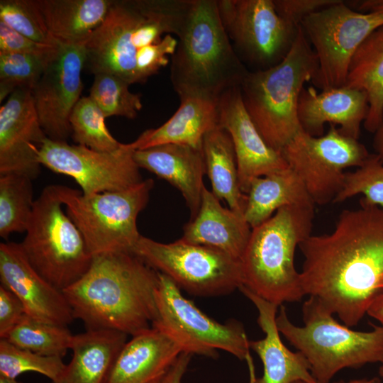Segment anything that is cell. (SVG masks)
Wrapping results in <instances>:
<instances>
[{
  "label": "cell",
  "instance_id": "cell-1",
  "mask_svg": "<svg viewBox=\"0 0 383 383\" xmlns=\"http://www.w3.org/2000/svg\"><path fill=\"white\" fill-rule=\"evenodd\" d=\"M300 281L305 295L318 299L348 327L356 326L382 292L383 209L360 200L343 211L333 231L302 241Z\"/></svg>",
  "mask_w": 383,
  "mask_h": 383
},
{
  "label": "cell",
  "instance_id": "cell-2",
  "mask_svg": "<svg viewBox=\"0 0 383 383\" xmlns=\"http://www.w3.org/2000/svg\"><path fill=\"white\" fill-rule=\"evenodd\" d=\"M186 0H112L85 47L84 67L144 83L170 62Z\"/></svg>",
  "mask_w": 383,
  "mask_h": 383
},
{
  "label": "cell",
  "instance_id": "cell-3",
  "mask_svg": "<svg viewBox=\"0 0 383 383\" xmlns=\"http://www.w3.org/2000/svg\"><path fill=\"white\" fill-rule=\"evenodd\" d=\"M159 272L133 252L97 255L86 273L62 292L87 330L134 335L157 318Z\"/></svg>",
  "mask_w": 383,
  "mask_h": 383
},
{
  "label": "cell",
  "instance_id": "cell-4",
  "mask_svg": "<svg viewBox=\"0 0 383 383\" xmlns=\"http://www.w3.org/2000/svg\"><path fill=\"white\" fill-rule=\"evenodd\" d=\"M175 37L170 79L179 99L218 101L224 92L239 87L249 71L225 30L217 0H187Z\"/></svg>",
  "mask_w": 383,
  "mask_h": 383
},
{
  "label": "cell",
  "instance_id": "cell-5",
  "mask_svg": "<svg viewBox=\"0 0 383 383\" xmlns=\"http://www.w3.org/2000/svg\"><path fill=\"white\" fill-rule=\"evenodd\" d=\"M315 52L301 26L287 55L277 65L252 70L239 87L245 108L265 142L282 151L301 131L298 102L318 72Z\"/></svg>",
  "mask_w": 383,
  "mask_h": 383
},
{
  "label": "cell",
  "instance_id": "cell-6",
  "mask_svg": "<svg viewBox=\"0 0 383 383\" xmlns=\"http://www.w3.org/2000/svg\"><path fill=\"white\" fill-rule=\"evenodd\" d=\"M314 206L279 209L252 228L242 258L243 286L278 306L300 301L305 295L295 251L311 235Z\"/></svg>",
  "mask_w": 383,
  "mask_h": 383
},
{
  "label": "cell",
  "instance_id": "cell-7",
  "mask_svg": "<svg viewBox=\"0 0 383 383\" xmlns=\"http://www.w3.org/2000/svg\"><path fill=\"white\" fill-rule=\"evenodd\" d=\"M304 325H294L280 306L276 318L281 334L303 354L317 383H329L340 370L366 364L383 365V328L357 331L338 322L318 299L309 296L302 306Z\"/></svg>",
  "mask_w": 383,
  "mask_h": 383
},
{
  "label": "cell",
  "instance_id": "cell-8",
  "mask_svg": "<svg viewBox=\"0 0 383 383\" xmlns=\"http://www.w3.org/2000/svg\"><path fill=\"white\" fill-rule=\"evenodd\" d=\"M62 206L56 185L45 187L35 200L21 243L32 267L61 291L79 280L93 260L82 233Z\"/></svg>",
  "mask_w": 383,
  "mask_h": 383
},
{
  "label": "cell",
  "instance_id": "cell-9",
  "mask_svg": "<svg viewBox=\"0 0 383 383\" xmlns=\"http://www.w3.org/2000/svg\"><path fill=\"white\" fill-rule=\"evenodd\" d=\"M154 186L152 179L126 189L85 195L56 185L67 214L82 233L94 256L108 252H133L140 237L138 214L148 204Z\"/></svg>",
  "mask_w": 383,
  "mask_h": 383
},
{
  "label": "cell",
  "instance_id": "cell-10",
  "mask_svg": "<svg viewBox=\"0 0 383 383\" xmlns=\"http://www.w3.org/2000/svg\"><path fill=\"white\" fill-rule=\"evenodd\" d=\"M133 252L192 295H226L244 284L241 260L208 246L140 235Z\"/></svg>",
  "mask_w": 383,
  "mask_h": 383
},
{
  "label": "cell",
  "instance_id": "cell-11",
  "mask_svg": "<svg viewBox=\"0 0 383 383\" xmlns=\"http://www.w3.org/2000/svg\"><path fill=\"white\" fill-rule=\"evenodd\" d=\"M155 302L157 318L152 326L171 337L182 353L214 358L221 350L240 360L250 357V340L242 323L231 319L221 323L208 316L160 272Z\"/></svg>",
  "mask_w": 383,
  "mask_h": 383
},
{
  "label": "cell",
  "instance_id": "cell-12",
  "mask_svg": "<svg viewBox=\"0 0 383 383\" xmlns=\"http://www.w3.org/2000/svg\"><path fill=\"white\" fill-rule=\"evenodd\" d=\"M382 25L383 12H359L342 0L306 17L300 26L318 65L311 83L322 90L345 86L355 52Z\"/></svg>",
  "mask_w": 383,
  "mask_h": 383
},
{
  "label": "cell",
  "instance_id": "cell-13",
  "mask_svg": "<svg viewBox=\"0 0 383 383\" xmlns=\"http://www.w3.org/2000/svg\"><path fill=\"white\" fill-rule=\"evenodd\" d=\"M281 152L319 205L333 201L343 184L346 168L360 167L370 155L358 140L343 135L333 124L321 136L299 131Z\"/></svg>",
  "mask_w": 383,
  "mask_h": 383
},
{
  "label": "cell",
  "instance_id": "cell-14",
  "mask_svg": "<svg viewBox=\"0 0 383 383\" xmlns=\"http://www.w3.org/2000/svg\"><path fill=\"white\" fill-rule=\"evenodd\" d=\"M223 26L244 63L265 70L287 55L299 28L277 11L274 0H217Z\"/></svg>",
  "mask_w": 383,
  "mask_h": 383
},
{
  "label": "cell",
  "instance_id": "cell-15",
  "mask_svg": "<svg viewBox=\"0 0 383 383\" xmlns=\"http://www.w3.org/2000/svg\"><path fill=\"white\" fill-rule=\"evenodd\" d=\"M135 150L130 143L112 152H101L46 138L37 157L40 165L72 177L82 194L91 195L126 189L143 180L134 160Z\"/></svg>",
  "mask_w": 383,
  "mask_h": 383
},
{
  "label": "cell",
  "instance_id": "cell-16",
  "mask_svg": "<svg viewBox=\"0 0 383 383\" xmlns=\"http://www.w3.org/2000/svg\"><path fill=\"white\" fill-rule=\"evenodd\" d=\"M84 63V45L59 43L32 90L40 125L51 140L66 141L72 133L70 118L81 98Z\"/></svg>",
  "mask_w": 383,
  "mask_h": 383
},
{
  "label": "cell",
  "instance_id": "cell-17",
  "mask_svg": "<svg viewBox=\"0 0 383 383\" xmlns=\"http://www.w3.org/2000/svg\"><path fill=\"white\" fill-rule=\"evenodd\" d=\"M218 111V124L233 142L240 187L245 194L255 179L289 167L282 152L271 148L258 131L245 108L239 87L221 96Z\"/></svg>",
  "mask_w": 383,
  "mask_h": 383
},
{
  "label": "cell",
  "instance_id": "cell-18",
  "mask_svg": "<svg viewBox=\"0 0 383 383\" xmlns=\"http://www.w3.org/2000/svg\"><path fill=\"white\" fill-rule=\"evenodd\" d=\"M46 138L32 90L17 88L0 109V174L19 172L35 179L40 172L37 150Z\"/></svg>",
  "mask_w": 383,
  "mask_h": 383
},
{
  "label": "cell",
  "instance_id": "cell-19",
  "mask_svg": "<svg viewBox=\"0 0 383 383\" xmlns=\"http://www.w3.org/2000/svg\"><path fill=\"white\" fill-rule=\"evenodd\" d=\"M0 281L1 285L19 298L26 315L65 326L74 319L63 292L50 284L32 267L21 243H1Z\"/></svg>",
  "mask_w": 383,
  "mask_h": 383
},
{
  "label": "cell",
  "instance_id": "cell-20",
  "mask_svg": "<svg viewBox=\"0 0 383 383\" xmlns=\"http://www.w3.org/2000/svg\"><path fill=\"white\" fill-rule=\"evenodd\" d=\"M369 110L365 91L343 86L318 92L304 87L298 102V118L303 131L313 136L323 135L326 123L339 126L341 133L358 140Z\"/></svg>",
  "mask_w": 383,
  "mask_h": 383
},
{
  "label": "cell",
  "instance_id": "cell-21",
  "mask_svg": "<svg viewBox=\"0 0 383 383\" xmlns=\"http://www.w3.org/2000/svg\"><path fill=\"white\" fill-rule=\"evenodd\" d=\"M239 290L256 307L257 323L265 333L262 339L249 341L250 349L257 353L263 365L262 377L253 378L250 383H317L303 354L291 351L283 343L276 323L278 306L244 286Z\"/></svg>",
  "mask_w": 383,
  "mask_h": 383
},
{
  "label": "cell",
  "instance_id": "cell-22",
  "mask_svg": "<svg viewBox=\"0 0 383 383\" xmlns=\"http://www.w3.org/2000/svg\"><path fill=\"white\" fill-rule=\"evenodd\" d=\"M134 160L139 167L155 174L176 187L189 209L191 219L197 214L206 173L201 148L183 144H164L135 150Z\"/></svg>",
  "mask_w": 383,
  "mask_h": 383
},
{
  "label": "cell",
  "instance_id": "cell-23",
  "mask_svg": "<svg viewBox=\"0 0 383 383\" xmlns=\"http://www.w3.org/2000/svg\"><path fill=\"white\" fill-rule=\"evenodd\" d=\"M182 353L171 337L152 326L126 341L106 383H157Z\"/></svg>",
  "mask_w": 383,
  "mask_h": 383
},
{
  "label": "cell",
  "instance_id": "cell-24",
  "mask_svg": "<svg viewBox=\"0 0 383 383\" xmlns=\"http://www.w3.org/2000/svg\"><path fill=\"white\" fill-rule=\"evenodd\" d=\"M251 230L243 213L223 207L204 186L199 210L184 226L180 239L219 250L242 260Z\"/></svg>",
  "mask_w": 383,
  "mask_h": 383
},
{
  "label": "cell",
  "instance_id": "cell-25",
  "mask_svg": "<svg viewBox=\"0 0 383 383\" xmlns=\"http://www.w3.org/2000/svg\"><path fill=\"white\" fill-rule=\"evenodd\" d=\"M128 335L111 330H87L74 335L72 358L51 383H106Z\"/></svg>",
  "mask_w": 383,
  "mask_h": 383
},
{
  "label": "cell",
  "instance_id": "cell-26",
  "mask_svg": "<svg viewBox=\"0 0 383 383\" xmlns=\"http://www.w3.org/2000/svg\"><path fill=\"white\" fill-rule=\"evenodd\" d=\"M162 126L142 133L133 143L136 150L164 144L201 148L205 134L218 124V101L189 96Z\"/></svg>",
  "mask_w": 383,
  "mask_h": 383
},
{
  "label": "cell",
  "instance_id": "cell-27",
  "mask_svg": "<svg viewBox=\"0 0 383 383\" xmlns=\"http://www.w3.org/2000/svg\"><path fill=\"white\" fill-rule=\"evenodd\" d=\"M47 28L62 44L85 45L112 0H36Z\"/></svg>",
  "mask_w": 383,
  "mask_h": 383
},
{
  "label": "cell",
  "instance_id": "cell-28",
  "mask_svg": "<svg viewBox=\"0 0 383 383\" xmlns=\"http://www.w3.org/2000/svg\"><path fill=\"white\" fill-rule=\"evenodd\" d=\"M246 196L244 216L251 228L281 208L315 206L301 179L289 167L253 180Z\"/></svg>",
  "mask_w": 383,
  "mask_h": 383
},
{
  "label": "cell",
  "instance_id": "cell-29",
  "mask_svg": "<svg viewBox=\"0 0 383 383\" xmlns=\"http://www.w3.org/2000/svg\"><path fill=\"white\" fill-rule=\"evenodd\" d=\"M345 86L366 92L369 110L363 126L374 133L383 111V25L373 30L355 52Z\"/></svg>",
  "mask_w": 383,
  "mask_h": 383
},
{
  "label": "cell",
  "instance_id": "cell-30",
  "mask_svg": "<svg viewBox=\"0 0 383 383\" xmlns=\"http://www.w3.org/2000/svg\"><path fill=\"white\" fill-rule=\"evenodd\" d=\"M206 170L213 194L229 208L244 214L247 196L240 189L236 156L228 133L219 124L208 131L202 142Z\"/></svg>",
  "mask_w": 383,
  "mask_h": 383
},
{
  "label": "cell",
  "instance_id": "cell-31",
  "mask_svg": "<svg viewBox=\"0 0 383 383\" xmlns=\"http://www.w3.org/2000/svg\"><path fill=\"white\" fill-rule=\"evenodd\" d=\"M19 172L0 174V236L26 231L35 200L32 181Z\"/></svg>",
  "mask_w": 383,
  "mask_h": 383
},
{
  "label": "cell",
  "instance_id": "cell-32",
  "mask_svg": "<svg viewBox=\"0 0 383 383\" xmlns=\"http://www.w3.org/2000/svg\"><path fill=\"white\" fill-rule=\"evenodd\" d=\"M73 336L67 326L41 321L26 314L4 338L19 348L62 358L71 348Z\"/></svg>",
  "mask_w": 383,
  "mask_h": 383
},
{
  "label": "cell",
  "instance_id": "cell-33",
  "mask_svg": "<svg viewBox=\"0 0 383 383\" xmlns=\"http://www.w3.org/2000/svg\"><path fill=\"white\" fill-rule=\"evenodd\" d=\"M105 118L101 110L89 96L81 97L70 118L74 142L101 152H112L119 148L122 143L109 131Z\"/></svg>",
  "mask_w": 383,
  "mask_h": 383
},
{
  "label": "cell",
  "instance_id": "cell-34",
  "mask_svg": "<svg viewBox=\"0 0 383 383\" xmlns=\"http://www.w3.org/2000/svg\"><path fill=\"white\" fill-rule=\"evenodd\" d=\"M123 79L108 73L94 74L89 97L106 118L117 116L133 119L143 107L141 96L129 90Z\"/></svg>",
  "mask_w": 383,
  "mask_h": 383
},
{
  "label": "cell",
  "instance_id": "cell-35",
  "mask_svg": "<svg viewBox=\"0 0 383 383\" xmlns=\"http://www.w3.org/2000/svg\"><path fill=\"white\" fill-rule=\"evenodd\" d=\"M65 366L62 357L40 355L0 339V377L16 379L24 372H34L52 382L62 374Z\"/></svg>",
  "mask_w": 383,
  "mask_h": 383
},
{
  "label": "cell",
  "instance_id": "cell-36",
  "mask_svg": "<svg viewBox=\"0 0 383 383\" xmlns=\"http://www.w3.org/2000/svg\"><path fill=\"white\" fill-rule=\"evenodd\" d=\"M357 194L366 204L383 209V162L374 154L355 171L345 173L340 191L333 203H342Z\"/></svg>",
  "mask_w": 383,
  "mask_h": 383
},
{
  "label": "cell",
  "instance_id": "cell-37",
  "mask_svg": "<svg viewBox=\"0 0 383 383\" xmlns=\"http://www.w3.org/2000/svg\"><path fill=\"white\" fill-rule=\"evenodd\" d=\"M51 55L41 57L24 54L0 53L1 103L17 88H28L33 90L43 74L46 63Z\"/></svg>",
  "mask_w": 383,
  "mask_h": 383
},
{
  "label": "cell",
  "instance_id": "cell-38",
  "mask_svg": "<svg viewBox=\"0 0 383 383\" xmlns=\"http://www.w3.org/2000/svg\"><path fill=\"white\" fill-rule=\"evenodd\" d=\"M0 21L38 43L58 44L49 32L36 0H1Z\"/></svg>",
  "mask_w": 383,
  "mask_h": 383
},
{
  "label": "cell",
  "instance_id": "cell-39",
  "mask_svg": "<svg viewBox=\"0 0 383 383\" xmlns=\"http://www.w3.org/2000/svg\"><path fill=\"white\" fill-rule=\"evenodd\" d=\"M58 44L50 45L38 43L0 21V53L48 57L56 50Z\"/></svg>",
  "mask_w": 383,
  "mask_h": 383
},
{
  "label": "cell",
  "instance_id": "cell-40",
  "mask_svg": "<svg viewBox=\"0 0 383 383\" xmlns=\"http://www.w3.org/2000/svg\"><path fill=\"white\" fill-rule=\"evenodd\" d=\"M339 0H274L278 13L287 22L299 27L308 16Z\"/></svg>",
  "mask_w": 383,
  "mask_h": 383
},
{
  "label": "cell",
  "instance_id": "cell-41",
  "mask_svg": "<svg viewBox=\"0 0 383 383\" xmlns=\"http://www.w3.org/2000/svg\"><path fill=\"white\" fill-rule=\"evenodd\" d=\"M19 298L6 287L0 286V338H4L26 315Z\"/></svg>",
  "mask_w": 383,
  "mask_h": 383
},
{
  "label": "cell",
  "instance_id": "cell-42",
  "mask_svg": "<svg viewBox=\"0 0 383 383\" xmlns=\"http://www.w3.org/2000/svg\"><path fill=\"white\" fill-rule=\"evenodd\" d=\"M192 355L182 353L172 366L157 383H182Z\"/></svg>",
  "mask_w": 383,
  "mask_h": 383
},
{
  "label": "cell",
  "instance_id": "cell-43",
  "mask_svg": "<svg viewBox=\"0 0 383 383\" xmlns=\"http://www.w3.org/2000/svg\"><path fill=\"white\" fill-rule=\"evenodd\" d=\"M352 1L354 10L362 13L383 12V0H365Z\"/></svg>",
  "mask_w": 383,
  "mask_h": 383
},
{
  "label": "cell",
  "instance_id": "cell-44",
  "mask_svg": "<svg viewBox=\"0 0 383 383\" xmlns=\"http://www.w3.org/2000/svg\"><path fill=\"white\" fill-rule=\"evenodd\" d=\"M367 314L379 321L383 328V292L374 299L367 309Z\"/></svg>",
  "mask_w": 383,
  "mask_h": 383
},
{
  "label": "cell",
  "instance_id": "cell-45",
  "mask_svg": "<svg viewBox=\"0 0 383 383\" xmlns=\"http://www.w3.org/2000/svg\"><path fill=\"white\" fill-rule=\"evenodd\" d=\"M373 134L372 146L375 152L374 154L383 162V111L380 123Z\"/></svg>",
  "mask_w": 383,
  "mask_h": 383
},
{
  "label": "cell",
  "instance_id": "cell-46",
  "mask_svg": "<svg viewBox=\"0 0 383 383\" xmlns=\"http://www.w3.org/2000/svg\"><path fill=\"white\" fill-rule=\"evenodd\" d=\"M294 383H307L304 381H297ZM337 383H380V379L378 377H372V378H362V379H351L349 381H341Z\"/></svg>",
  "mask_w": 383,
  "mask_h": 383
},
{
  "label": "cell",
  "instance_id": "cell-47",
  "mask_svg": "<svg viewBox=\"0 0 383 383\" xmlns=\"http://www.w3.org/2000/svg\"><path fill=\"white\" fill-rule=\"evenodd\" d=\"M0 383H22L18 382L16 379H6L4 377H0Z\"/></svg>",
  "mask_w": 383,
  "mask_h": 383
},
{
  "label": "cell",
  "instance_id": "cell-48",
  "mask_svg": "<svg viewBox=\"0 0 383 383\" xmlns=\"http://www.w3.org/2000/svg\"><path fill=\"white\" fill-rule=\"evenodd\" d=\"M379 374L383 379V365L379 367Z\"/></svg>",
  "mask_w": 383,
  "mask_h": 383
},
{
  "label": "cell",
  "instance_id": "cell-49",
  "mask_svg": "<svg viewBox=\"0 0 383 383\" xmlns=\"http://www.w3.org/2000/svg\"><path fill=\"white\" fill-rule=\"evenodd\" d=\"M379 287L380 290H381L382 292H383V276H382V277L381 278V280H380V282H379Z\"/></svg>",
  "mask_w": 383,
  "mask_h": 383
}]
</instances>
